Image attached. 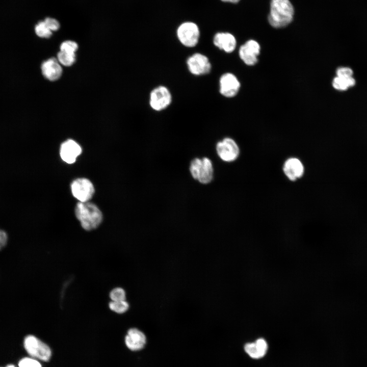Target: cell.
Listing matches in <instances>:
<instances>
[{
    "mask_svg": "<svg viewBox=\"0 0 367 367\" xmlns=\"http://www.w3.org/2000/svg\"><path fill=\"white\" fill-rule=\"evenodd\" d=\"M294 8L290 0H271L268 15L270 24L275 28H282L293 19Z\"/></svg>",
    "mask_w": 367,
    "mask_h": 367,
    "instance_id": "obj_1",
    "label": "cell"
},
{
    "mask_svg": "<svg viewBox=\"0 0 367 367\" xmlns=\"http://www.w3.org/2000/svg\"><path fill=\"white\" fill-rule=\"evenodd\" d=\"M75 214L82 227L86 230L96 228L102 220V214L98 207L88 202H78L75 208Z\"/></svg>",
    "mask_w": 367,
    "mask_h": 367,
    "instance_id": "obj_2",
    "label": "cell"
},
{
    "mask_svg": "<svg viewBox=\"0 0 367 367\" xmlns=\"http://www.w3.org/2000/svg\"><path fill=\"white\" fill-rule=\"evenodd\" d=\"M189 171L192 177L202 184H208L213 179V163L207 157L193 159L190 164Z\"/></svg>",
    "mask_w": 367,
    "mask_h": 367,
    "instance_id": "obj_3",
    "label": "cell"
},
{
    "mask_svg": "<svg viewBox=\"0 0 367 367\" xmlns=\"http://www.w3.org/2000/svg\"><path fill=\"white\" fill-rule=\"evenodd\" d=\"M176 36L182 45L187 47H193L197 45L199 41L200 29L194 22L184 21L177 27Z\"/></svg>",
    "mask_w": 367,
    "mask_h": 367,
    "instance_id": "obj_4",
    "label": "cell"
},
{
    "mask_svg": "<svg viewBox=\"0 0 367 367\" xmlns=\"http://www.w3.org/2000/svg\"><path fill=\"white\" fill-rule=\"evenodd\" d=\"M24 347L31 356L44 361H48L51 355L50 348L32 335H28L25 337Z\"/></svg>",
    "mask_w": 367,
    "mask_h": 367,
    "instance_id": "obj_5",
    "label": "cell"
},
{
    "mask_svg": "<svg viewBox=\"0 0 367 367\" xmlns=\"http://www.w3.org/2000/svg\"><path fill=\"white\" fill-rule=\"evenodd\" d=\"M216 149L219 158L227 163L235 161L240 154V149L237 143L229 137L224 138L218 142Z\"/></svg>",
    "mask_w": 367,
    "mask_h": 367,
    "instance_id": "obj_6",
    "label": "cell"
},
{
    "mask_svg": "<svg viewBox=\"0 0 367 367\" xmlns=\"http://www.w3.org/2000/svg\"><path fill=\"white\" fill-rule=\"evenodd\" d=\"M172 102V95L164 86H159L150 92L149 104L154 111H161L166 109Z\"/></svg>",
    "mask_w": 367,
    "mask_h": 367,
    "instance_id": "obj_7",
    "label": "cell"
},
{
    "mask_svg": "<svg viewBox=\"0 0 367 367\" xmlns=\"http://www.w3.org/2000/svg\"><path fill=\"white\" fill-rule=\"evenodd\" d=\"M189 71L195 75L208 73L212 69L208 58L203 54L196 53L190 56L187 60Z\"/></svg>",
    "mask_w": 367,
    "mask_h": 367,
    "instance_id": "obj_8",
    "label": "cell"
},
{
    "mask_svg": "<svg viewBox=\"0 0 367 367\" xmlns=\"http://www.w3.org/2000/svg\"><path fill=\"white\" fill-rule=\"evenodd\" d=\"M73 196L80 202H88L93 196L94 188L92 182L85 178L74 180L71 185Z\"/></svg>",
    "mask_w": 367,
    "mask_h": 367,
    "instance_id": "obj_9",
    "label": "cell"
},
{
    "mask_svg": "<svg viewBox=\"0 0 367 367\" xmlns=\"http://www.w3.org/2000/svg\"><path fill=\"white\" fill-rule=\"evenodd\" d=\"M259 44L254 40H249L241 45L239 50L240 59L245 64L249 66L256 64L260 53Z\"/></svg>",
    "mask_w": 367,
    "mask_h": 367,
    "instance_id": "obj_10",
    "label": "cell"
},
{
    "mask_svg": "<svg viewBox=\"0 0 367 367\" xmlns=\"http://www.w3.org/2000/svg\"><path fill=\"white\" fill-rule=\"evenodd\" d=\"M241 84L237 76L227 72L222 74L219 80V91L223 96L230 98L238 93Z\"/></svg>",
    "mask_w": 367,
    "mask_h": 367,
    "instance_id": "obj_11",
    "label": "cell"
},
{
    "mask_svg": "<svg viewBox=\"0 0 367 367\" xmlns=\"http://www.w3.org/2000/svg\"><path fill=\"white\" fill-rule=\"evenodd\" d=\"M282 171L286 178L292 181L300 179L305 172L304 166L302 161L296 157L287 159L282 166Z\"/></svg>",
    "mask_w": 367,
    "mask_h": 367,
    "instance_id": "obj_12",
    "label": "cell"
},
{
    "mask_svg": "<svg viewBox=\"0 0 367 367\" xmlns=\"http://www.w3.org/2000/svg\"><path fill=\"white\" fill-rule=\"evenodd\" d=\"M82 153L79 144L73 140L69 139L63 142L60 147V156L68 164L75 162L76 158Z\"/></svg>",
    "mask_w": 367,
    "mask_h": 367,
    "instance_id": "obj_13",
    "label": "cell"
},
{
    "mask_svg": "<svg viewBox=\"0 0 367 367\" xmlns=\"http://www.w3.org/2000/svg\"><path fill=\"white\" fill-rule=\"evenodd\" d=\"M214 45L225 53H230L234 50L237 46L235 37L228 32H218L213 39Z\"/></svg>",
    "mask_w": 367,
    "mask_h": 367,
    "instance_id": "obj_14",
    "label": "cell"
},
{
    "mask_svg": "<svg viewBox=\"0 0 367 367\" xmlns=\"http://www.w3.org/2000/svg\"><path fill=\"white\" fill-rule=\"evenodd\" d=\"M244 349L250 357L258 359L263 358L266 355L268 350V344L265 338L260 337L254 342L246 343L244 345Z\"/></svg>",
    "mask_w": 367,
    "mask_h": 367,
    "instance_id": "obj_15",
    "label": "cell"
},
{
    "mask_svg": "<svg viewBox=\"0 0 367 367\" xmlns=\"http://www.w3.org/2000/svg\"><path fill=\"white\" fill-rule=\"evenodd\" d=\"M146 343L145 334L136 328L129 329L125 337V343L127 347L132 351L142 349Z\"/></svg>",
    "mask_w": 367,
    "mask_h": 367,
    "instance_id": "obj_16",
    "label": "cell"
},
{
    "mask_svg": "<svg viewBox=\"0 0 367 367\" xmlns=\"http://www.w3.org/2000/svg\"><path fill=\"white\" fill-rule=\"evenodd\" d=\"M41 71L43 76L50 81L58 80L62 74L60 63L55 58L44 61L41 65Z\"/></svg>",
    "mask_w": 367,
    "mask_h": 367,
    "instance_id": "obj_17",
    "label": "cell"
},
{
    "mask_svg": "<svg viewBox=\"0 0 367 367\" xmlns=\"http://www.w3.org/2000/svg\"><path fill=\"white\" fill-rule=\"evenodd\" d=\"M355 80L353 76L341 77L336 76L333 78L332 82L333 87L339 91H345L349 88L355 86Z\"/></svg>",
    "mask_w": 367,
    "mask_h": 367,
    "instance_id": "obj_18",
    "label": "cell"
},
{
    "mask_svg": "<svg viewBox=\"0 0 367 367\" xmlns=\"http://www.w3.org/2000/svg\"><path fill=\"white\" fill-rule=\"evenodd\" d=\"M109 307L112 311L118 314H122L128 310L129 305L126 300L118 301H111L109 303Z\"/></svg>",
    "mask_w": 367,
    "mask_h": 367,
    "instance_id": "obj_19",
    "label": "cell"
},
{
    "mask_svg": "<svg viewBox=\"0 0 367 367\" xmlns=\"http://www.w3.org/2000/svg\"><path fill=\"white\" fill-rule=\"evenodd\" d=\"M59 62L65 66H70L73 64L75 61V54L67 53L60 51L57 55Z\"/></svg>",
    "mask_w": 367,
    "mask_h": 367,
    "instance_id": "obj_20",
    "label": "cell"
},
{
    "mask_svg": "<svg viewBox=\"0 0 367 367\" xmlns=\"http://www.w3.org/2000/svg\"><path fill=\"white\" fill-rule=\"evenodd\" d=\"M36 35L41 37L48 38L52 35V31L47 27L44 21L39 22L35 27Z\"/></svg>",
    "mask_w": 367,
    "mask_h": 367,
    "instance_id": "obj_21",
    "label": "cell"
},
{
    "mask_svg": "<svg viewBox=\"0 0 367 367\" xmlns=\"http://www.w3.org/2000/svg\"><path fill=\"white\" fill-rule=\"evenodd\" d=\"M60 48L61 51L75 54L78 49V44L73 41L67 40L61 43Z\"/></svg>",
    "mask_w": 367,
    "mask_h": 367,
    "instance_id": "obj_22",
    "label": "cell"
},
{
    "mask_svg": "<svg viewBox=\"0 0 367 367\" xmlns=\"http://www.w3.org/2000/svg\"><path fill=\"white\" fill-rule=\"evenodd\" d=\"M110 298L113 301L125 300H126L125 291L121 287H116L111 291Z\"/></svg>",
    "mask_w": 367,
    "mask_h": 367,
    "instance_id": "obj_23",
    "label": "cell"
},
{
    "mask_svg": "<svg viewBox=\"0 0 367 367\" xmlns=\"http://www.w3.org/2000/svg\"><path fill=\"white\" fill-rule=\"evenodd\" d=\"M19 367H42L40 363L35 359L29 357L22 358L18 362Z\"/></svg>",
    "mask_w": 367,
    "mask_h": 367,
    "instance_id": "obj_24",
    "label": "cell"
},
{
    "mask_svg": "<svg viewBox=\"0 0 367 367\" xmlns=\"http://www.w3.org/2000/svg\"><path fill=\"white\" fill-rule=\"evenodd\" d=\"M336 76L341 77H348L352 76L353 71L352 69L348 67H340L336 70Z\"/></svg>",
    "mask_w": 367,
    "mask_h": 367,
    "instance_id": "obj_25",
    "label": "cell"
},
{
    "mask_svg": "<svg viewBox=\"0 0 367 367\" xmlns=\"http://www.w3.org/2000/svg\"><path fill=\"white\" fill-rule=\"evenodd\" d=\"M45 23L51 31H56L60 28L59 21L53 18L47 17L44 20Z\"/></svg>",
    "mask_w": 367,
    "mask_h": 367,
    "instance_id": "obj_26",
    "label": "cell"
},
{
    "mask_svg": "<svg viewBox=\"0 0 367 367\" xmlns=\"http://www.w3.org/2000/svg\"><path fill=\"white\" fill-rule=\"evenodd\" d=\"M7 241V233L4 230L0 229V250L6 246Z\"/></svg>",
    "mask_w": 367,
    "mask_h": 367,
    "instance_id": "obj_27",
    "label": "cell"
},
{
    "mask_svg": "<svg viewBox=\"0 0 367 367\" xmlns=\"http://www.w3.org/2000/svg\"><path fill=\"white\" fill-rule=\"evenodd\" d=\"M240 1V0H221V1L224 3H228L232 4H237L239 3Z\"/></svg>",
    "mask_w": 367,
    "mask_h": 367,
    "instance_id": "obj_28",
    "label": "cell"
},
{
    "mask_svg": "<svg viewBox=\"0 0 367 367\" xmlns=\"http://www.w3.org/2000/svg\"><path fill=\"white\" fill-rule=\"evenodd\" d=\"M6 367H15L13 364H9L7 365Z\"/></svg>",
    "mask_w": 367,
    "mask_h": 367,
    "instance_id": "obj_29",
    "label": "cell"
}]
</instances>
